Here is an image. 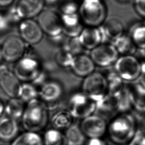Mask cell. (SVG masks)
Masks as SVG:
<instances>
[{
  "instance_id": "obj_1",
  "label": "cell",
  "mask_w": 145,
  "mask_h": 145,
  "mask_svg": "<svg viewBox=\"0 0 145 145\" xmlns=\"http://www.w3.org/2000/svg\"><path fill=\"white\" fill-rule=\"evenodd\" d=\"M109 127L110 136L117 144H124L132 139L136 132L135 118L128 112L118 114L112 119Z\"/></svg>"
},
{
  "instance_id": "obj_2",
  "label": "cell",
  "mask_w": 145,
  "mask_h": 145,
  "mask_svg": "<svg viewBox=\"0 0 145 145\" xmlns=\"http://www.w3.org/2000/svg\"><path fill=\"white\" fill-rule=\"evenodd\" d=\"M22 120V125L26 131L37 133L47 125V107L40 100H33L26 106Z\"/></svg>"
},
{
  "instance_id": "obj_3",
  "label": "cell",
  "mask_w": 145,
  "mask_h": 145,
  "mask_svg": "<svg viewBox=\"0 0 145 145\" xmlns=\"http://www.w3.org/2000/svg\"><path fill=\"white\" fill-rule=\"evenodd\" d=\"M78 14L84 25L100 27L107 19V8L103 0H82Z\"/></svg>"
},
{
  "instance_id": "obj_4",
  "label": "cell",
  "mask_w": 145,
  "mask_h": 145,
  "mask_svg": "<svg viewBox=\"0 0 145 145\" xmlns=\"http://www.w3.org/2000/svg\"><path fill=\"white\" fill-rule=\"evenodd\" d=\"M37 22L43 33L53 39H59L64 35L61 15L54 10L44 9L37 16Z\"/></svg>"
},
{
  "instance_id": "obj_5",
  "label": "cell",
  "mask_w": 145,
  "mask_h": 145,
  "mask_svg": "<svg viewBox=\"0 0 145 145\" xmlns=\"http://www.w3.org/2000/svg\"><path fill=\"white\" fill-rule=\"evenodd\" d=\"M82 92L96 103L102 100L107 94V86L104 74L94 71L84 78Z\"/></svg>"
},
{
  "instance_id": "obj_6",
  "label": "cell",
  "mask_w": 145,
  "mask_h": 145,
  "mask_svg": "<svg viewBox=\"0 0 145 145\" xmlns=\"http://www.w3.org/2000/svg\"><path fill=\"white\" fill-rule=\"evenodd\" d=\"M68 110L74 118L84 119L94 114L96 103L82 92L74 93L70 97Z\"/></svg>"
},
{
  "instance_id": "obj_7",
  "label": "cell",
  "mask_w": 145,
  "mask_h": 145,
  "mask_svg": "<svg viewBox=\"0 0 145 145\" xmlns=\"http://www.w3.org/2000/svg\"><path fill=\"white\" fill-rule=\"evenodd\" d=\"M114 71L124 81L133 82L139 78L142 65L133 55L121 56L114 63Z\"/></svg>"
},
{
  "instance_id": "obj_8",
  "label": "cell",
  "mask_w": 145,
  "mask_h": 145,
  "mask_svg": "<svg viewBox=\"0 0 145 145\" xmlns=\"http://www.w3.org/2000/svg\"><path fill=\"white\" fill-rule=\"evenodd\" d=\"M14 73L20 81L33 82L42 72L38 60L32 56H23L16 62Z\"/></svg>"
},
{
  "instance_id": "obj_9",
  "label": "cell",
  "mask_w": 145,
  "mask_h": 145,
  "mask_svg": "<svg viewBox=\"0 0 145 145\" xmlns=\"http://www.w3.org/2000/svg\"><path fill=\"white\" fill-rule=\"evenodd\" d=\"M119 55L112 44L102 43L90 51V57L96 65L108 67L115 63Z\"/></svg>"
},
{
  "instance_id": "obj_10",
  "label": "cell",
  "mask_w": 145,
  "mask_h": 145,
  "mask_svg": "<svg viewBox=\"0 0 145 145\" xmlns=\"http://www.w3.org/2000/svg\"><path fill=\"white\" fill-rule=\"evenodd\" d=\"M1 49L3 59L8 62L17 61L24 56L25 42L20 37L11 36L4 41Z\"/></svg>"
},
{
  "instance_id": "obj_11",
  "label": "cell",
  "mask_w": 145,
  "mask_h": 145,
  "mask_svg": "<svg viewBox=\"0 0 145 145\" xmlns=\"http://www.w3.org/2000/svg\"><path fill=\"white\" fill-rule=\"evenodd\" d=\"M22 83L13 71L6 65L0 66V86L11 98H19Z\"/></svg>"
},
{
  "instance_id": "obj_12",
  "label": "cell",
  "mask_w": 145,
  "mask_h": 145,
  "mask_svg": "<svg viewBox=\"0 0 145 145\" xmlns=\"http://www.w3.org/2000/svg\"><path fill=\"white\" fill-rule=\"evenodd\" d=\"M20 37L30 44L35 45L41 41L43 32L37 21L33 19L22 20L19 23Z\"/></svg>"
},
{
  "instance_id": "obj_13",
  "label": "cell",
  "mask_w": 145,
  "mask_h": 145,
  "mask_svg": "<svg viewBox=\"0 0 145 145\" xmlns=\"http://www.w3.org/2000/svg\"><path fill=\"white\" fill-rule=\"evenodd\" d=\"M80 127L84 135L91 138H99L105 132L106 121L98 115L94 114L82 120Z\"/></svg>"
},
{
  "instance_id": "obj_14",
  "label": "cell",
  "mask_w": 145,
  "mask_h": 145,
  "mask_svg": "<svg viewBox=\"0 0 145 145\" xmlns=\"http://www.w3.org/2000/svg\"><path fill=\"white\" fill-rule=\"evenodd\" d=\"M14 7L22 20L37 17L44 10L45 5L43 0H18Z\"/></svg>"
},
{
  "instance_id": "obj_15",
  "label": "cell",
  "mask_w": 145,
  "mask_h": 145,
  "mask_svg": "<svg viewBox=\"0 0 145 145\" xmlns=\"http://www.w3.org/2000/svg\"><path fill=\"white\" fill-rule=\"evenodd\" d=\"M78 37L82 47L90 51L105 42L100 26H86L84 28Z\"/></svg>"
},
{
  "instance_id": "obj_16",
  "label": "cell",
  "mask_w": 145,
  "mask_h": 145,
  "mask_svg": "<svg viewBox=\"0 0 145 145\" xmlns=\"http://www.w3.org/2000/svg\"><path fill=\"white\" fill-rule=\"evenodd\" d=\"M132 107L137 112L145 113V88L139 82H130L125 84Z\"/></svg>"
},
{
  "instance_id": "obj_17",
  "label": "cell",
  "mask_w": 145,
  "mask_h": 145,
  "mask_svg": "<svg viewBox=\"0 0 145 145\" xmlns=\"http://www.w3.org/2000/svg\"><path fill=\"white\" fill-rule=\"evenodd\" d=\"M95 67L90 56L82 53L74 56L70 69L78 76L85 78L95 71Z\"/></svg>"
},
{
  "instance_id": "obj_18",
  "label": "cell",
  "mask_w": 145,
  "mask_h": 145,
  "mask_svg": "<svg viewBox=\"0 0 145 145\" xmlns=\"http://www.w3.org/2000/svg\"><path fill=\"white\" fill-rule=\"evenodd\" d=\"M60 15L63 34L68 38L78 37L84 28L78 13Z\"/></svg>"
},
{
  "instance_id": "obj_19",
  "label": "cell",
  "mask_w": 145,
  "mask_h": 145,
  "mask_svg": "<svg viewBox=\"0 0 145 145\" xmlns=\"http://www.w3.org/2000/svg\"><path fill=\"white\" fill-rule=\"evenodd\" d=\"M100 28L104 37V41L108 39L113 42L124 34V24L121 20L116 17L107 18Z\"/></svg>"
},
{
  "instance_id": "obj_20",
  "label": "cell",
  "mask_w": 145,
  "mask_h": 145,
  "mask_svg": "<svg viewBox=\"0 0 145 145\" xmlns=\"http://www.w3.org/2000/svg\"><path fill=\"white\" fill-rule=\"evenodd\" d=\"M19 131L17 120L6 117L0 118V139L5 142L13 141Z\"/></svg>"
},
{
  "instance_id": "obj_21",
  "label": "cell",
  "mask_w": 145,
  "mask_h": 145,
  "mask_svg": "<svg viewBox=\"0 0 145 145\" xmlns=\"http://www.w3.org/2000/svg\"><path fill=\"white\" fill-rule=\"evenodd\" d=\"M63 90L59 83L49 81L42 85L38 91V96L46 102H54L61 97Z\"/></svg>"
},
{
  "instance_id": "obj_22",
  "label": "cell",
  "mask_w": 145,
  "mask_h": 145,
  "mask_svg": "<svg viewBox=\"0 0 145 145\" xmlns=\"http://www.w3.org/2000/svg\"><path fill=\"white\" fill-rule=\"evenodd\" d=\"M74 118L68 110H60L56 112L51 118L53 128L61 131L67 129L74 123Z\"/></svg>"
},
{
  "instance_id": "obj_23",
  "label": "cell",
  "mask_w": 145,
  "mask_h": 145,
  "mask_svg": "<svg viewBox=\"0 0 145 145\" xmlns=\"http://www.w3.org/2000/svg\"><path fill=\"white\" fill-rule=\"evenodd\" d=\"M119 55H134L137 49L129 35L123 34L112 43Z\"/></svg>"
},
{
  "instance_id": "obj_24",
  "label": "cell",
  "mask_w": 145,
  "mask_h": 145,
  "mask_svg": "<svg viewBox=\"0 0 145 145\" xmlns=\"http://www.w3.org/2000/svg\"><path fill=\"white\" fill-rule=\"evenodd\" d=\"M107 86V94L116 96L123 89L125 84L115 71H110L104 74Z\"/></svg>"
},
{
  "instance_id": "obj_25",
  "label": "cell",
  "mask_w": 145,
  "mask_h": 145,
  "mask_svg": "<svg viewBox=\"0 0 145 145\" xmlns=\"http://www.w3.org/2000/svg\"><path fill=\"white\" fill-rule=\"evenodd\" d=\"M19 98H11L5 105V113L8 117L18 120L22 119L26 106Z\"/></svg>"
},
{
  "instance_id": "obj_26",
  "label": "cell",
  "mask_w": 145,
  "mask_h": 145,
  "mask_svg": "<svg viewBox=\"0 0 145 145\" xmlns=\"http://www.w3.org/2000/svg\"><path fill=\"white\" fill-rule=\"evenodd\" d=\"M65 139L67 145H82L85 142L86 137L77 124H72L66 129Z\"/></svg>"
},
{
  "instance_id": "obj_27",
  "label": "cell",
  "mask_w": 145,
  "mask_h": 145,
  "mask_svg": "<svg viewBox=\"0 0 145 145\" xmlns=\"http://www.w3.org/2000/svg\"><path fill=\"white\" fill-rule=\"evenodd\" d=\"M129 35L137 49H145V21L134 24Z\"/></svg>"
},
{
  "instance_id": "obj_28",
  "label": "cell",
  "mask_w": 145,
  "mask_h": 145,
  "mask_svg": "<svg viewBox=\"0 0 145 145\" xmlns=\"http://www.w3.org/2000/svg\"><path fill=\"white\" fill-rule=\"evenodd\" d=\"M11 145H43V139L37 133L26 131L17 136Z\"/></svg>"
},
{
  "instance_id": "obj_29",
  "label": "cell",
  "mask_w": 145,
  "mask_h": 145,
  "mask_svg": "<svg viewBox=\"0 0 145 145\" xmlns=\"http://www.w3.org/2000/svg\"><path fill=\"white\" fill-rule=\"evenodd\" d=\"M42 139L43 145H67L64 134L53 128L46 131Z\"/></svg>"
},
{
  "instance_id": "obj_30",
  "label": "cell",
  "mask_w": 145,
  "mask_h": 145,
  "mask_svg": "<svg viewBox=\"0 0 145 145\" xmlns=\"http://www.w3.org/2000/svg\"><path fill=\"white\" fill-rule=\"evenodd\" d=\"M116 98V110L118 114L127 113L132 108L129 97L125 85L123 89L120 93Z\"/></svg>"
},
{
  "instance_id": "obj_31",
  "label": "cell",
  "mask_w": 145,
  "mask_h": 145,
  "mask_svg": "<svg viewBox=\"0 0 145 145\" xmlns=\"http://www.w3.org/2000/svg\"><path fill=\"white\" fill-rule=\"evenodd\" d=\"M38 96V91L34 84L28 82L22 84L19 98L23 102L28 103L37 99Z\"/></svg>"
},
{
  "instance_id": "obj_32",
  "label": "cell",
  "mask_w": 145,
  "mask_h": 145,
  "mask_svg": "<svg viewBox=\"0 0 145 145\" xmlns=\"http://www.w3.org/2000/svg\"><path fill=\"white\" fill-rule=\"evenodd\" d=\"M74 56L65 47L60 49L56 53L55 61L59 66L64 68H70Z\"/></svg>"
},
{
  "instance_id": "obj_33",
  "label": "cell",
  "mask_w": 145,
  "mask_h": 145,
  "mask_svg": "<svg viewBox=\"0 0 145 145\" xmlns=\"http://www.w3.org/2000/svg\"><path fill=\"white\" fill-rule=\"evenodd\" d=\"M58 6L60 14H72L78 13L80 4L76 0H60Z\"/></svg>"
},
{
  "instance_id": "obj_34",
  "label": "cell",
  "mask_w": 145,
  "mask_h": 145,
  "mask_svg": "<svg viewBox=\"0 0 145 145\" xmlns=\"http://www.w3.org/2000/svg\"><path fill=\"white\" fill-rule=\"evenodd\" d=\"M63 47L68 50L74 56L82 54V51L84 50L80 44L78 37L69 38V39Z\"/></svg>"
},
{
  "instance_id": "obj_35",
  "label": "cell",
  "mask_w": 145,
  "mask_h": 145,
  "mask_svg": "<svg viewBox=\"0 0 145 145\" xmlns=\"http://www.w3.org/2000/svg\"><path fill=\"white\" fill-rule=\"evenodd\" d=\"M133 115L135 118L137 130L145 135V113L137 112Z\"/></svg>"
},
{
  "instance_id": "obj_36",
  "label": "cell",
  "mask_w": 145,
  "mask_h": 145,
  "mask_svg": "<svg viewBox=\"0 0 145 145\" xmlns=\"http://www.w3.org/2000/svg\"><path fill=\"white\" fill-rule=\"evenodd\" d=\"M134 8L145 21V0H134Z\"/></svg>"
},
{
  "instance_id": "obj_37",
  "label": "cell",
  "mask_w": 145,
  "mask_h": 145,
  "mask_svg": "<svg viewBox=\"0 0 145 145\" xmlns=\"http://www.w3.org/2000/svg\"><path fill=\"white\" fill-rule=\"evenodd\" d=\"M129 145H145V134L137 130Z\"/></svg>"
},
{
  "instance_id": "obj_38",
  "label": "cell",
  "mask_w": 145,
  "mask_h": 145,
  "mask_svg": "<svg viewBox=\"0 0 145 145\" xmlns=\"http://www.w3.org/2000/svg\"><path fill=\"white\" fill-rule=\"evenodd\" d=\"M10 24L6 14L0 13V32L4 31L7 29Z\"/></svg>"
},
{
  "instance_id": "obj_39",
  "label": "cell",
  "mask_w": 145,
  "mask_h": 145,
  "mask_svg": "<svg viewBox=\"0 0 145 145\" xmlns=\"http://www.w3.org/2000/svg\"><path fill=\"white\" fill-rule=\"evenodd\" d=\"M141 64L145 63V49H137L133 55Z\"/></svg>"
},
{
  "instance_id": "obj_40",
  "label": "cell",
  "mask_w": 145,
  "mask_h": 145,
  "mask_svg": "<svg viewBox=\"0 0 145 145\" xmlns=\"http://www.w3.org/2000/svg\"><path fill=\"white\" fill-rule=\"evenodd\" d=\"M15 0H0V8H9L12 7Z\"/></svg>"
},
{
  "instance_id": "obj_41",
  "label": "cell",
  "mask_w": 145,
  "mask_h": 145,
  "mask_svg": "<svg viewBox=\"0 0 145 145\" xmlns=\"http://www.w3.org/2000/svg\"><path fill=\"white\" fill-rule=\"evenodd\" d=\"M87 145H106V143L100 138H91Z\"/></svg>"
},
{
  "instance_id": "obj_42",
  "label": "cell",
  "mask_w": 145,
  "mask_h": 145,
  "mask_svg": "<svg viewBox=\"0 0 145 145\" xmlns=\"http://www.w3.org/2000/svg\"><path fill=\"white\" fill-rule=\"evenodd\" d=\"M142 65V71L140 76L139 82L145 88V63Z\"/></svg>"
},
{
  "instance_id": "obj_43",
  "label": "cell",
  "mask_w": 145,
  "mask_h": 145,
  "mask_svg": "<svg viewBox=\"0 0 145 145\" xmlns=\"http://www.w3.org/2000/svg\"><path fill=\"white\" fill-rule=\"evenodd\" d=\"M44 5L49 7H53L58 5L60 0H43Z\"/></svg>"
},
{
  "instance_id": "obj_44",
  "label": "cell",
  "mask_w": 145,
  "mask_h": 145,
  "mask_svg": "<svg viewBox=\"0 0 145 145\" xmlns=\"http://www.w3.org/2000/svg\"><path fill=\"white\" fill-rule=\"evenodd\" d=\"M5 105L0 99V118H2L3 114L5 113Z\"/></svg>"
},
{
  "instance_id": "obj_45",
  "label": "cell",
  "mask_w": 145,
  "mask_h": 145,
  "mask_svg": "<svg viewBox=\"0 0 145 145\" xmlns=\"http://www.w3.org/2000/svg\"><path fill=\"white\" fill-rule=\"evenodd\" d=\"M116 2L121 4H126L129 2L130 0H115Z\"/></svg>"
},
{
  "instance_id": "obj_46",
  "label": "cell",
  "mask_w": 145,
  "mask_h": 145,
  "mask_svg": "<svg viewBox=\"0 0 145 145\" xmlns=\"http://www.w3.org/2000/svg\"><path fill=\"white\" fill-rule=\"evenodd\" d=\"M3 59V56H2V51H1V49L0 48V61L2 60Z\"/></svg>"
},
{
  "instance_id": "obj_47",
  "label": "cell",
  "mask_w": 145,
  "mask_h": 145,
  "mask_svg": "<svg viewBox=\"0 0 145 145\" xmlns=\"http://www.w3.org/2000/svg\"><path fill=\"white\" fill-rule=\"evenodd\" d=\"M103 1H104V0H103Z\"/></svg>"
}]
</instances>
